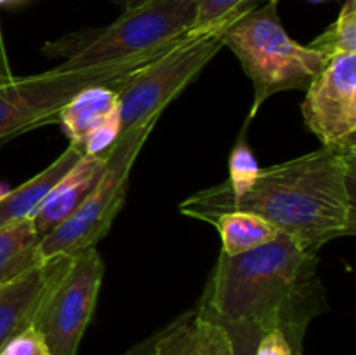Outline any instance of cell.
I'll return each instance as SVG.
<instances>
[{
	"label": "cell",
	"instance_id": "18",
	"mask_svg": "<svg viewBox=\"0 0 356 355\" xmlns=\"http://www.w3.org/2000/svg\"><path fill=\"white\" fill-rule=\"evenodd\" d=\"M259 164H257L256 157H254L252 150H250L249 143H247L245 134L242 132L240 138L236 139L232 153H229L228 180L221 184H216V187H218L219 191L228 195V197H242L256 183L257 176H259Z\"/></svg>",
	"mask_w": 356,
	"mask_h": 355
},
{
	"label": "cell",
	"instance_id": "28",
	"mask_svg": "<svg viewBox=\"0 0 356 355\" xmlns=\"http://www.w3.org/2000/svg\"><path fill=\"white\" fill-rule=\"evenodd\" d=\"M3 194H6V191H3L2 187H0V195H3Z\"/></svg>",
	"mask_w": 356,
	"mask_h": 355
},
{
	"label": "cell",
	"instance_id": "15",
	"mask_svg": "<svg viewBox=\"0 0 356 355\" xmlns=\"http://www.w3.org/2000/svg\"><path fill=\"white\" fill-rule=\"evenodd\" d=\"M40 244L42 235L31 218L0 226V285L44 263Z\"/></svg>",
	"mask_w": 356,
	"mask_h": 355
},
{
	"label": "cell",
	"instance_id": "4",
	"mask_svg": "<svg viewBox=\"0 0 356 355\" xmlns=\"http://www.w3.org/2000/svg\"><path fill=\"white\" fill-rule=\"evenodd\" d=\"M195 21V0H153L122 13L101 28L73 31L45 42L42 52L63 59L56 68L80 70L153 51L186 33Z\"/></svg>",
	"mask_w": 356,
	"mask_h": 355
},
{
	"label": "cell",
	"instance_id": "7",
	"mask_svg": "<svg viewBox=\"0 0 356 355\" xmlns=\"http://www.w3.org/2000/svg\"><path fill=\"white\" fill-rule=\"evenodd\" d=\"M235 19L204 30L190 28L167 51L132 73L117 90L122 132L162 115L167 104L179 96L181 90L221 51L222 33Z\"/></svg>",
	"mask_w": 356,
	"mask_h": 355
},
{
	"label": "cell",
	"instance_id": "24",
	"mask_svg": "<svg viewBox=\"0 0 356 355\" xmlns=\"http://www.w3.org/2000/svg\"><path fill=\"white\" fill-rule=\"evenodd\" d=\"M155 341H156V333L148 336L146 340L139 341L138 345L129 348L124 355H155Z\"/></svg>",
	"mask_w": 356,
	"mask_h": 355
},
{
	"label": "cell",
	"instance_id": "2",
	"mask_svg": "<svg viewBox=\"0 0 356 355\" xmlns=\"http://www.w3.org/2000/svg\"><path fill=\"white\" fill-rule=\"evenodd\" d=\"M200 306L221 322L278 329L298 355L313 319L329 310L318 275V253L280 233L249 253H221Z\"/></svg>",
	"mask_w": 356,
	"mask_h": 355
},
{
	"label": "cell",
	"instance_id": "1",
	"mask_svg": "<svg viewBox=\"0 0 356 355\" xmlns=\"http://www.w3.org/2000/svg\"><path fill=\"white\" fill-rule=\"evenodd\" d=\"M179 211L205 223L229 211L254 212L318 253L323 244L356 232V145L322 146L259 169L242 197L207 188L181 202Z\"/></svg>",
	"mask_w": 356,
	"mask_h": 355
},
{
	"label": "cell",
	"instance_id": "22",
	"mask_svg": "<svg viewBox=\"0 0 356 355\" xmlns=\"http://www.w3.org/2000/svg\"><path fill=\"white\" fill-rule=\"evenodd\" d=\"M221 322V320H219ZM232 340L233 355H254L257 340L263 331L250 322H221Z\"/></svg>",
	"mask_w": 356,
	"mask_h": 355
},
{
	"label": "cell",
	"instance_id": "27",
	"mask_svg": "<svg viewBox=\"0 0 356 355\" xmlns=\"http://www.w3.org/2000/svg\"><path fill=\"white\" fill-rule=\"evenodd\" d=\"M268 2H271V3H278V2H280V0H268Z\"/></svg>",
	"mask_w": 356,
	"mask_h": 355
},
{
	"label": "cell",
	"instance_id": "20",
	"mask_svg": "<svg viewBox=\"0 0 356 355\" xmlns=\"http://www.w3.org/2000/svg\"><path fill=\"white\" fill-rule=\"evenodd\" d=\"M122 134V117H120V108L117 106L104 117L101 124H97L89 136L86 138L82 146L83 155L89 157H101L108 155L117 139Z\"/></svg>",
	"mask_w": 356,
	"mask_h": 355
},
{
	"label": "cell",
	"instance_id": "11",
	"mask_svg": "<svg viewBox=\"0 0 356 355\" xmlns=\"http://www.w3.org/2000/svg\"><path fill=\"white\" fill-rule=\"evenodd\" d=\"M155 355H233L226 327L200 305L156 333Z\"/></svg>",
	"mask_w": 356,
	"mask_h": 355
},
{
	"label": "cell",
	"instance_id": "5",
	"mask_svg": "<svg viewBox=\"0 0 356 355\" xmlns=\"http://www.w3.org/2000/svg\"><path fill=\"white\" fill-rule=\"evenodd\" d=\"M176 40L120 61L80 70L52 68L37 75L13 77L0 82V145L58 122L61 108L86 87L108 86L118 90L132 73L167 51Z\"/></svg>",
	"mask_w": 356,
	"mask_h": 355
},
{
	"label": "cell",
	"instance_id": "9",
	"mask_svg": "<svg viewBox=\"0 0 356 355\" xmlns=\"http://www.w3.org/2000/svg\"><path fill=\"white\" fill-rule=\"evenodd\" d=\"M301 111L322 146L356 145V52L327 61L306 89Z\"/></svg>",
	"mask_w": 356,
	"mask_h": 355
},
{
	"label": "cell",
	"instance_id": "26",
	"mask_svg": "<svg viewBox=\"0 0 356 355\" xmlns=\"http://www.w3.org/2000/svg\"><path fill=\"white\" fill-rule=\"evenodd\" d=\"M115 2H117L118 6L124 7V10H129V9H136V7L145 6V3L153 2V0H115Z\"/></svg>",
	"mask_w": 356,
	"mask_h": 355
},
{
	"label": "cell",
	"instance_id": "3",
	"mask_svg": "<svg viewBox=\"0 0 356 355\" xmlns=\"http://www.w3.org/2000/svg\"><path fill=\"white\" fill-rule=\"evenodd\" d=\"M268 2L236 17L222 33V47L232 49L245 75L252 80L254 101L249 124L264 101L282 90H306L329 59L309 45H301L285 31L277 10Z\"/></svg>",
	"mask_w": 356,
	"mask_h": 355
},
{
	"label": "cell",
	"instance_id": "21",
	"mask_svg": "<svg viewBox=\"0 0 356 355\" xmlns=\"http://www.w3.org/2000/svg\"><path fill=\"white\" fill-rule=\"evenodd\" d=\"M0 355H52L44 336L33 326L21 331L2 345Z\"/></svg>",
	"mask_w": 356,
	"mask_h": 355
},
{
	"label": "cell",
	"instance_id": "14",
	"mask_svg": "<svg viewBox=\"0 0 356 355\" xmlns=\"http://www.w3.org/2000/svg\"><path fill=\"white\" fill-rule=\"evenodd\" d=\"M118 104L117 90L108 86H90L79 90L58 115L70 145L82 150L83 141L97 124Z\"/></svg>",
	"mask_w": 356,
	"mask_h": 355
},
{
	"label": "cell",
	"instance_id": "13",
	"mask_svg": "<svg viewBox=\"0 0 356 355\" xmlns=\"http://www.w3.org/2000/svg\"><path fill=\"white\" fill-rule=\"evenodd\" d=\"M82 155V150L70 145L54 162L49 164L37 176L30 178L14 190L0 195V226L31 218V214L37 211L54 184L79 162Z\"/></svg>",
	"mask_w": 356,
	"mask_h": 355
},
{
	"label": "cell",
	"instance_id": "29",
	"mask_svg": "<svg viewBox=\"0 0 356 355\" xmlns=\"http://www.w3.org/2000/svg\"><path fill=\"white\" fill-rule=\"evenodd\" d=\"M312 2H323V0H312Z\"/></svg>",
	"mask_w": 356,
	"mask_h": 355
},
{
	"label": "cell",
	"instance_id": "12",
	"mask_svg": "<svg viewBox=\"0 0 356 355\" xmlns=\"http://www.w3.org/2000/svg\"><path fill=\"white\" fill-rule=\"evenodd\" d=\"M106 160L108 155H82L79 162L54 184V188L49 191L47 197L37 207V211L31 214V221L42 239L54 228H58L79 209V205L82 204L83 198L89 195V191L92 190L94 184L103 174Z\"/></svg>",
	"mask_w": 356,
	"mask_h": 355
},
{
	"label": "cell",
	"instance_id": "8",
	"mask_svg": "<svg viewBox=\"0 0 356 355\" xmlns=\"http://www.w3.org/2000/svg\"><path fill=\"white\" fill-rule=\"evenodd\" d=\"M104 263L96 247L73 256L68 270L52 284L38 308L33 327L52 355H79L83 333L96 310Z\"/></svg>",
	"mask_w": 356,
	"mask_h": 355
},
{
	"label": "cell",
	"instance_id": "6",
	"mask_svg": "<svg viewBox=\"0 0 356 355\" xmlns=\"http://www.w3.org/2000/svg\"><path fill=\"white\" fill-rule=\"evenodd\" d=\"M160 115L122 132L108 153L106 167L82 204L66 221L42 239V260L56 256H76L110 232L127 197V184L136 159L155 129Z\"/></svg>",
	"mask_w": 356,
	"mask_h": 355
},
{
	"label": "cell",
	"instance_id": "19",
	"mask_svg": "<svg viewBox=\"0 0 356 355\" xmlns=\"http://www.w3.org/2000/svg\"><path fill=\"white\" fill-rule=\"evenodd\" d=\"M259 0H195V21L191 30H204L222 21L235 19L257 7Z\"/></svg>",
	"mask_w": 356,
	"mask_h": 355
},
{
	"label": "cell",
	"instance_id": "25",
	"mask_svg": "<svg viewBox=\"0 0 356 355\" xmlns=\"http://www.w3.org/2000/svg\"><path fill=\"white\" fill-rule=\"evenodd\" d=\"M13 70H10L9 58H7L6 44H3L2 30H0V82H6V80L13 79Z\"/></svg>",
	"mask_w": 356,
	"mask_h": 355
},
{
	"label": "cell",
	"instance_id": "10",
	"mask_svg": "<svg viewBox=\"0 0 356 355\" xmlns=\"http://www.w3.org/2000/svg\"><path fill=\"white\" fill-rule=\"evenodd\" d=\"M72 260L73 256H56L0 285V348L17 333L33 326L49 289L68 270Z\"/></svg>",
	"mask_w": 356,
	"mask_h": 355
},
{
	"label": "cell",
	"instance_id": "23",
	"mask_svg": "<svg viewBox=\"0 0 356 355\" xmlns=\"http://www.w3.org/2000/svg\"><path fill=\"white\" fill-rule=\"evenodd\" d=\"M254 355H298L285 334L278 329L263 331L257 340Z\"/></svg>",
	"mask_w": 356,
	"mask_h": 355
},
{
	"label": "cell",
	"instance_id": "16",
	"mask_svg": "<svg viewBox=\"0 0 356 355\" xmlns=\"http://www.w3.org/2000/svg\"><path fill=\"white\" fill-rule=\"evenodd\" d=\"M211 225L221 237V253L228 256L249 253L261 246L273 242L280 232L261 216L247 211H229L218 216Z\"/></svg>",
	"mask_w": 356,
	"mask_h": 355
},
{
	"label": "cell",
	"instance_id": "17",
	"mask_svg": "<svg viewBox=\"0 0 356 355\" xmlns=\"http://www.w3.org/2000/svg\"><path fill=\"white\" fill-rule=\"evenodd\" d=\"M308 45L327 59L356 52V0H346L337 19Z\"/></svg>",
	"mask_w": 356,
	"mask_h": 355
}]
</instances>
